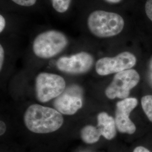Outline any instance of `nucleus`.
Returning <instances> with one entry per match:
<instances>
[{"label": "nucleus", "mask_w": 152, "mask_h": 152, "mask_svg": "<svg viewBox=\"0 0 152 152\" xmlns=\"http://www.w3.org/2000/svg\"><path fill=\"white\" fill-rule=\"evenodd\" d=\"M24 121L31 132L48 134L59 129L64 119L57 110L35 104L28 108L24 113Z\"/></svg>", "instance_id": "nucleus-1"}, {"label": "nucleus", "mask_w": 152, "mask_h": 152, "mask_svg": "<svg viewBox=\"0 0 152 152\" xmlns=\"http://www.w3.org/2000/svg\"><path fill=\"white\" fill-rule=\"evenodd\" d=\"M87 24L89 31L95 36L108 38L120 34L125 26V21L117 13L96 10L89 15Z\"/></svg>", "instance_id": "nucleus-2"}, {"label": "nucleus", "mask_w": 152, "mask_h": 152, "mask_svg": "<svg viewBox=\"0 0 152 152\" xmlns=\"http://www.w3.org/2000/svg\"><path fill=\"white\" fill-rule=\"evenodd\" d=\"M68 39L63 33L49 30L41 33L33 43V51L37 57L50 59L59 54L66 47Z\"/></svg>", "instance_id": "nucleus-3"}, {"label": "nucleus", "mask_w": 152, "mask_h": 152, "mask_svg": "<svg viewBox=\"0 0 152 152\" xmlns=\"http://www.w3.org/2000/svg\"><path fill=\"white\" fill-rule=\"evenodd\" d=\"M64 79L61 76L49 73H41L36 79V98L41 103H46L58 98L65 90Z\"/></svg>", "instance_id": "nucleus-4"}, {"label": "nucleus", "mask_w": 152, "mask_h": 152, "mask_svg": "<svg viewBox=\"0 0 152 152\" xmlns=\"http://www.w3.org/2000/svg\"><path fill=\"white\" fill-rule=\"evenodd\" d=\"M139 81L140 76L135 69H130L117 73L106 88L105 95L109 99H126L130 95L131 90L136 86Z\"/></svg>", "instance_id": "nucleus-5"}, {"label": "nucleus", "mask_w": 152, "mask_h": 152, "mask_svg": "<svg viewBox=\"0 0 152 152\" xmlns=\"http://www.w3.org/2000/svg\"><path fill=\"white\" fill-rule=\"evenodd\" d=\"M136 63L135 56L130 52L121 53L115 57H105L97 61L95 69L98 75L107 76L130 69Z\"/></svg>", "instance_id": "nucleus-6"}, {"label": "nucleus", "mask_w": 152, "mask_h": 152, "mask_svg": "<svg viewBox=\"0 0 152 152\" xmlns=\"http://www.w3.org/2000/svg\"><path fill=\"white\" fill-rule=\"evenodd\" d=\"M94 58L87 52L82 51L70 56H64L57 60L56 65L59 70L71 75L86 73L92 68Z\"/></svg>", "instance_id": "nucleus-7"}, {"label": "nucleus", "mask_w": 152, "mask_h": 152, "mask_svg": "<svg viewBox=\"0 0 152 152\" xmlns=\"http://www.w3.org/2000/svg\"><path fill=\"white\" fill-rule=\"evenodd\" d=\"M137 105L136 98H126L116 104L115 122L117 129L121 133L133 134L136 126L130 118L131 112Z\"/></svg>", "instance_id": "nucleus-8"}, {"label": "nucleus", "mask_w": 152, "mask_h": 152, "mask_svg": "<svg viewBox=\"0 0 152 152\" xmlns=\"http://www.w3.org/2000/svg\"><path fill=\"white\" fill-rule=\"evenodd\" d=\"M54 106L61 114L73 115L82 108L81 99L77 96L68 94H62L56 98Z\"/></svg>", "instance_id": "nucleus-9"}, {"label": "nucleus", "mask_w": 152, "mask_h": 152, "mask_svg": "<svg viewBox=\"0 0 152 152\" xmlns=\"http://www.w3.org/2000/svg\"><path fill=\"white\" fill-rule=\"evenodd\" d=\"M97 127L101 132L102 136L107 140H112L116 135V125L114 118L106 112L98 114Z\"/></svg>", "instance_id": "nucleus-10"}, {"label": "nucleus", "mask_w": 152, "mask_h": 152, "mask_svg": "<svg viewBox=\"0 0 152 152\" xmlns=\"http://www.w3.org/2000/svg\"><path fill=\"white\" fill-rule=\"evenodd\" d=\"M101 136V132L98 127L92 125H87L81 131L82 140L86 144H91L96 142Z\"/></svg>", "instance_id": "nucleus-11"}, {"label": "nucleus", "mask_w": 152, "mask_h": 152, "mask_svg": "<svg viewBox=\"0 0 152 152\" xmlns=\"http://www.w3.org/2000/svg\"><path fill=\"white\" fill-rule=\"evenodd\" d=\"M141 106L148 119L152 122V95H146L141 99Z\"/></svg>", "instance_id": "nucleus-12"}, {"label": "nucleus", "mask_w": 152, "mask_h": 152, "mask_svg": "<svg viewBox=\"0 0 152 152\" xmlns=\"http://www.w3.org/2000/svg\"><path fill=\"white\" fill-rule=\"evenodd\" d=\"M72 0H52L55 10L59 13H64L69 9Z\"/></svg>", "instance_id": "nucleus-13"}, {"label": "nucleus", "mask_w": 152, "mask_h": 152, "mask_svg": "<svg viewBox=\"0 0 152 152\" xmlns=\"http://www.w3.org/2000/svg\"><path fill=\"white\" fill-rule=\"evenodd\" d=\"M14 3L18 5L30 7L33 6L36 3L37 0H11Z\"/></svg>", "instance_id": "nucleus-14"}, {"label": "nucleus", "mask_w": 152, "mask_h": 152, "mask_svg": "<svg viewBox=\"0 0 152 152\" xmlns=\"http://www.w3.org/2000/svg\"><path fill=\"white\" fill-rule=\"evenodd\" d=\"M145 10L147 16L152 21V0H147L145 6Z\"/></svg>", "instance_id": "nucleus-15"}, {"label": "nucleus", "mask_w": 152, "mask_h": 152, "mask_svg": "<svg viewBox=\"0 0 152 152\" xmlns=\"http://www.w3.org/2000/svg\"><path fill=\"white\" fill-rule=\"evenodd\" d=\"M5 58V52L2 46L0 45V69H2Z\"/></svg>", "instance_id": "nucleus-16"}, {"label": "nucleus", "mask_w": 152, "mask_h": 152, "mask_svg": "<svg viewBox=\"0 0 152 152\" xmlns=\"http://www.w3.org/2000/svg\"><path fill=\"white\" fill-rule=\"evenodd\" d=\"M6 27V20L2 15H0V32L2 33Z\"/></svg>", "instance_id": "nucleus-17"}, {"label": "nucleus", "mask_w": 152, "mask_h": 152, "mask_svg": "<svg viewBox=\"0 0 152 152\" xmlns=\"http://www.w3.org/2000/svg\"><path fill=\"white\" fill-rule=\"evenodd\" d=\"M6 130V126L4 122L1 121L0 122V135L2 136L5 134Z\"/></svg>", "instance_id": "nucleus-18"}, {"label": "nucleus", "mask_w": 152, "mask_h": 152, "mask_svg": "<svg viewBox=\"0 0 152 152\" xmlns=\"http://www.w3.org/2000/svg\"><path fill=\"white\" fill-rule=\"evenodd\" d=\"M133 152H151L148 149L142 146L136 147L134 150Z\"/></svg>", "instance_id": "nucleus-19"}, {"label": "nucleus", "mask_w": 152, "mask_h": 152, "mask_svg": "<svg viewBox=\"0 0 152 152\" xmlns=\"http://www.w3.org/2000/svg\"><path fill=\"white\" fill-rule=\"evenodd\" d=\"M109 4H117L121 2L122 0H104Z\"/></svg>", "instance_id": "nucleus-20"}, {"label": "nucleus", "mask_w": 152, "mask_h": 152, "mask_svg": "<svg viewBox=\"0 0 152 152\" xmlns=\"http://www.w3.org/2000/svg\"><path fill=\"white\" fill-rule=\"evenodd\" d=\"M149 66H150V68H151V69H152V58L151 60V61H150V63H149Z\"/></svg>", "instance_id": "nucleus-21"}, {"label": "nucleus", "mask_w": 152, "mask_h": 152, "mask_svg": "<svg viewBox=\"0 0 152 152\" xmlns=\"http://www.w3.org/2000/svg\"><path fill=\"white\" fill-rule=\"evenodd\" d=\"M151 78H152V76H151Z\"/></svg>", "instance_id": "nucleus-22"}]
</instances>
